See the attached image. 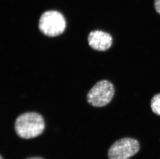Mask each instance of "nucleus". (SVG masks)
<instances>
[{
    "label": "nucleus",
    "mask_w": 160,
    "mask_h": 159,
    "mask_svg": "<svg viewBox=\"0 0 160 159\" xmlns=\"http://www.w3.org/2000/svg\"><path fill=\"white\" fill-rule=\"evenodd\" d=\"M45 124L42 116L36 112L23 113L17 117L15 123V130L18 137L23 139H31L41 135Z\"/></svg>",
    "instance_id": "obj_1"
},
{
    "label": "nucleus",
    "mask_w": 160,
    "mask_h": 159,
    "mask_svg": "<svg viewBox=\"0 0 160 159\" xmlns=\"http://www.w3.org/2000/svg\"><path fill=\"white\" fill-rule=\"evenodd\" d=\"M66 27L65 17L59 11H46L39 18L38 28L46 36L51 37L59 36L65 31Z\"/></svg>",
    "instance_id": "obj_2"
},
{
    "label": "nucleus",
    "mask_w": 160,
    "mask_h": 159,
    "mask_svg": "<svg viewBox=\"0 0 160 159\" xmlns=\"http://www.w3.org/2000/svg\"><path fill=\"white\" fill-rule=\"evenodd\" d=\"M114 94L113 84L107 80H101L89 90L87 99L88 103L93 107H103L112 101Z\"/></svg>",
    "instance_id": "obj_3"
},
{
    "label": "nucleus",
    "mask_w": 160,
    "mask_h": 159,
    "mask_svg": "<svg viewBox=\"0 0 160 159\" xmlns=\"http://www.w3.org/2000/svg\"><path fill=\"white\" fill-rule=\"evenodd\" d=\"M140 145L134 138H121L112 144L108 151L109 159H129L139 152Z\"/></svg>",
    "instance_id": "obj_4"
},
{
    "label": "nucleus",
    "mask_w": 160,
    "mask_h": 159,
    "mask_svg": "<svg viewBox=\"0 0 160 159\" xmlns=\"http://www.w3.org/2000/svg\"><path fill=\"white\" fill-rule=\"evenodd\" d=\"M88 44L97 51H104L110 48L112 44V38L108 33L102 31L95 30L89 33Z\"/></svg>",
    "instance_id": "obj_5"
},
{
    "label": "nucleus",
    "mask_w": 160,
    "mask_h": 159,
    "mask_svg": "<svg viewBox=\"0 0 160 159\" xmlns=\"http://www.w3.org/2000/svg\"><path fill=\"white\" fill-rule=\"evenodd\" d=\"M151 108L153 113L158 115H160V94H157L152 98Z\"/></svg>",
    "instance_id": "obj_6"
},
{
    "label": "nucleus",
    "mask_w": 160,
    "mask_h": 159,
    "mask_svg": "<svg viewBox=\"0 0 160 159\" xmlns=\"http://www.w3.org/2000/svg\"><path fill=\"white\" fill-rule=\"evenodd\" d=\"M154 5L156 11L160 15V0H154Z\"/></svg>",
    "instance_id": "obj_7"
},
{
    "label": "nucleus",
    "mask_w": 160,
    "mask_h": 159,
    "mask_svg": "<svg viewBox=\"0 0 160 159\" xmlns=\"http://www.w3.org/2000/svg\"><path fill=\"white\" fill-rule=\"evenodd\" d=\"M26 159H44V158L39 157H30V158H28Z\"/></svg>",
    "instance_id": "obj_8"
},
{
    "label": "nucleus",
    "mask_w": 160,
    "mask_h": 159,
    "mask_svg": "<svg viewBox=\"0 0 160 159\" xmlns=\"http://www.w3.org/2000/svg\"><path fill=\"white\" fill-rule=\"evenodd\" d=\"M0 159H3V157L2 156V155H1V157H0Z\"/></svg>",
    "instance_id": "obj_9"
}]
</instances>
